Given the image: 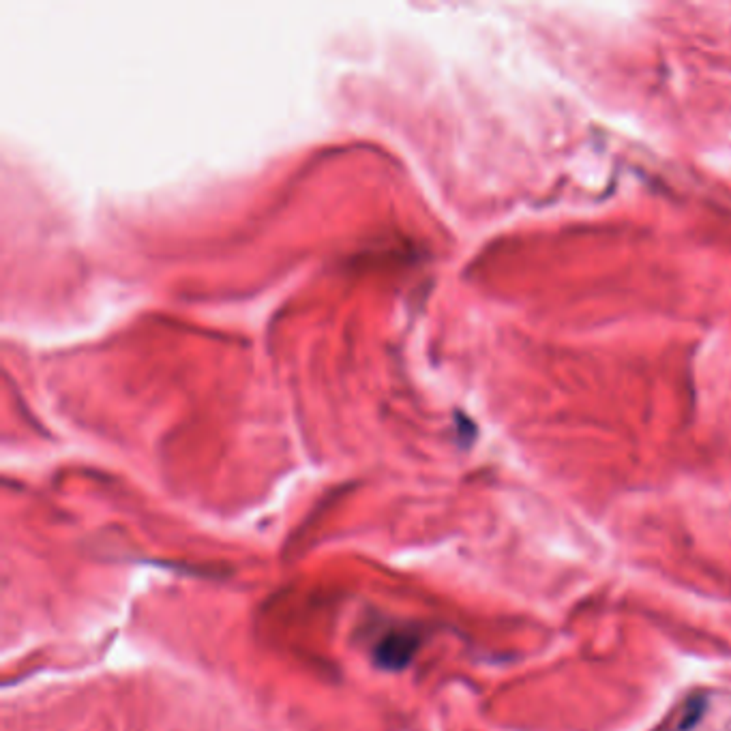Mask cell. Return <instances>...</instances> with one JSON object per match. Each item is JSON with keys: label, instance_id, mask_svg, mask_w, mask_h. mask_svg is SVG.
I'll use <instances>...</instances> for the list:
<instances>
[{"label": "cell", "instance_id": "obj_1", "mask_svg": "<svg viewBox=\"0 0 731 731\" xmlns=\"http://www.w3.org/2000/svg\"><path fill=\"white\" fill-rule=\"evenodd\" d=\"M416 648H419V641L410 633H391L378 644L376 659L384 667L401 669L410 663Z\"/></svg>", "mask_w": 731, "mask_h": 731}]
</instances>
